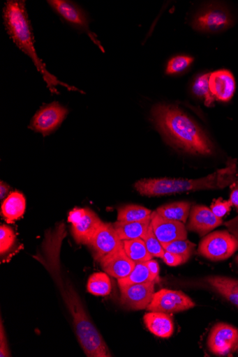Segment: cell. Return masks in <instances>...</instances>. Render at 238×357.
I'll list each match as a JSON object with an SVG mask.
<instances>
[{"instance_id": "cell-23", "label": "cell", "mask_w": 238, "mask_h": 357, "mask_svg": "<svg viewBox=\"0 0 238 357\" xmlns=\"http://www.w3.org/2000/svg\"><path fill=\"white\" fill-rule=\"evenodd\" d=\"M87 290L96 296H107L111 294V280L106 273H96L91 275L88 280Z\"/></svg>"}, {"instance_id": "cell-34", "label": "cell", "mask_w": 238, "mask_h": 357, "mask_svg": "<svg viewBox=\"0 0 238 357\" xmlns=\"http://www.w3.org/2000/svg\"><path fill=\"white\" fill-rule=\"evenodd\" d=\"M146 264L149 270V273L152 279V281L155 283L159 280V265L155 259H150V261L146 262Z\"/></svg>"}, {"instance_id": "cell-4", "label": "cell", "mask_w": 238, "mask_h": 357, "mask_svg": "<svg viewBox=\"0 0 238 357\" xmlns=\"http://www.w3.org/2000/svg\"><path fill=\"white\" fill-rule=\"evenodd\" d=\"M238 250V241L228 231H218L202 238L198 253L211 261H222Z\"/></svg>"}, {"instance_id": "cell-30", "label": "cell", "mask_w": 238, "mask_h": 357, "mask_svg": "<svg viewBox=\"0 0 238 357\" xmlns=\"http://www.w3.org/2000/svg\"><path fill=\"white\" fill-rule=\"evenodd\" d=\"M15 234L12 229L6 225L0 227V252L6 254L15 244Z\"/></svg>"}, {"instance_id": "cell-28", "label": "cell", "mask_w": 238, "mask_h": 357, "mask_svg": "<svg viewBox=\"0 0 238 357\" xmlns=\"http://www.w3.org/2000/svg\"><path fill=\"white\" fill-rule=\"evenodd\" d=\"M144 240L146 246L149 252V253L152 255V257L163 258V256L165 252V250L161 242L158 241L157 237L156 236L151 225H150L149 228L144 237L142 238Z\"/></svg>"}, {"instance_id": "cell-2", "label": "cell", "mask_w": 238, "mask_h": 357, "mask_svg": "<svg viewBox=\"0 0 238 357\" xmlns=\"http://www.w3.org/2000/svg\"><path fill=\"white\" fill-rule=\"evenodd\" d=\"M4 24L8 35L14 43L35 63L38 72L43 75L48 88L52 93H58L55 88L61 85L70 91H83L69 84L60 82L48 72L45 64L39 58L34 42L31 26L29 20L25 1L9 0L3 9Z\"/></svg>"}, {"instance_id": "cell-38", "label": "cell", "mask_w": 238, "mask_h": 357, "mask_svg": "<svg viewBox=\"0 0 238 357\" xmlns=\"http://www.w3.org/2000/svg\"><path fill=\"white\" fill-rule=\"evenodd\" d=\"M236 262H237V264L238 265V255L236 257Z\"/></svg>"}, {"instance_id": "cell-3", "label": "cell", "mask_w": 238, "mask_h": 357, "mask_svg": "<svg viewBox=\"0 0 238 357\" xmlns=\"http://www.w3.org/2000/svg\"><path fill=\"white\" fill-rule=\"evenodd\" d=\"M237 179V162L229 158L225 168L198 179L149 178L135 183L134 187L142 196L162 197L174 193L201 190L223 189Z\"/></svg>"}, {"instance_id": "cell-8", "label": "cell", "mask_w": 238, "mask_h": 357, "mask_svg": "<svg viewBox=\"0 0 238 357\" xmlns=\"http://www.w3.org/2000/svg\"><path fill=\"white\" fill-rule=\"evenodd\" d=\"M68 221L72 223L73 235L77 243L89 245L93 236L103 223L89 208H75L69 214Z\"/></svg>"}, {"instance_id": "cell-35", "label": "cell", "mask_w": 238, "mask_h": 357, "mask_svg": "<svg viewBox=\"0 0 238 357\" xmlns=\"http://www.w3.org/2000/svg\"><path fill=\"white\" fill-rule=\"evenodd\" d=\"M230 202L238 211V179L230 185Z\"/></svg>"}, {"instance_id": "cell-29", "label": "cell", "mask_w": 238, "mask_h": 357, "mask_svg": "<svg viewBox=\"0 0 238 357\" xmlns=\"http://www.w3.org/2000/svg\"><path fill=\"white\" fill-rule=\"evenodd\" d=\"M193 61V58L188 56H177L170 60L166 68L167 75L179 74L186 70Z\"/></svg>"}, {"instance_id": "cell-5", "label": "cell", "mask_w": 238, "mask_h": 357, "mask_svg": "<svg viewBox=\"0 0 238 357\" xmlns=\"http://www.w3.org/2000/svg\"><path fill=\"white\" fill-rule=\"evenodd\" d=\"M47 3L64 20L75 28L85 32L94 44L102 52H105L96 36L90 30L89 21L83 9L66 0H50Z\"/></svg>"}, {"instance_id": "cell-24", "label": "cell", "mask_w": 238, "mask_h": 357, "mask_svg": "<svg viewBox=\"0 0 238 357\" xmlns=\"http://www.w3.org/2000/svg\"><path fill=\"white\" fill-rule=\"evenodd\" d=\"M152 211L138 205H126L118 209L117 221L140 222L150 219Z\"/></svg>"}, {"instance_id": "cell-26", "label": "cell", "mask_w": 238, "mask_h": 357, "mask_svg": "<svg viewBox=\"0 0 238 357\" xmlns=\"http://www.w3.org/2000/svg\"><path fill=\"white\" fill-rule=\"evenodd\" d=\"M211 73L205 74L198 77L193 84V92L200 99L203 100L206 106L211 107L215 101L209 86Z\"/></svg>"}, {"instance_id": "cell-25", "label": "cell", "mask_w": 238, "mask_h": 357, "mask_svg": "<svg viewBox=\"0 0 238 357\" xmlns=\"http://www.w3.org/2000/svg\"><path fill=\"white\" fill-rule=\"evenodd\" d=\"M149 282L153 281L146 262L135 264L133 270L128 276L118 280L119 287Z\"/></svg>"}, {"instance_id": "cell-37", "label": "cell", "mask_w": 238, "mask_h": 357, "mask_svg": "<svg viewBox=\"0 0 238 357\" xmlns=\"http://www.w3.org/2000/svg\"><path fill=\"white\" fill-rule=\"evenodd\" d=\"M9 190L10 186L2 181L1 184H0V199L3 200L6 197Z\"/></svg>"}, {"instance_id": "cell-10", "label": "cell", "mask_w": 238, "mask_h": 357, "mask_svg": "<svg viewBox=\"0 0 238 357\" xmlns=\"http://www.w3.org/2000/svg\"><path fill=\"white\" fill-rule=\"evenodd\" d=\"M67 114V109L54 102L43 107L34 116L29 128L43 136H47L55 131Z\"/></svg>"}, {"instance_id": "cell-12", "label": "cell", "mask_w": 238, "mask_h": 357, "mask_svg": "<svg viewBox=\"0 0 238 357\" xmlns=\"http://www.w3.org/2000/svg\"><path fill=\"white\" fill-rule=\"evenodd\" d=\"M232 24V18L225 9L211 6L196 15L193 26L197 30L214 33L228 29Z\"/></svg>"}, {"instance_id": "cell-19", "label": "cell", "mask_w": 238, "mask_h": 357, "mask_svg": "<svg viewBox=\"0 0 238 357\" xmlns=\"http://www.w3.org/2000/svg\"><path fill=\"white\" fill-rule=\"evenodd\" d=\"M151 225V218L140 222H120L113 223L120 239L129 241L142 238Z\"/></svg>"}, {"instance_id": "cell-22", "label": "cell", "mask_w": 238, "mask_h": 357, "mask_svg": "<svg viewBox=\"0 0 238 357\" xmlns=\"http://www.w3.org/2000/svg\"><path fill=\"white\" fill-rule=\"evenodd\" d=\"M124 249L135 264L145 263L153 258L142 238L123 241Z\"/></svg>"}, {"instance_id": "cell-13", "label": "cell", "mask_w": 238, "mask_h": 357, "mask_svg": "<svg viewBox=\"0 0 238 357\" xmlns=\"http://www.w3.org/2000/svg\"><path fill=\"white\" fill-rule=\"evenodd\" d=\"M151 225L162 245L177 240L187 239L188 232L184 223L165 218L156 211L152 212Z\"/></svg>"}, {"instance_id": "cell-27", "label": "cell", "mask_w": 238, "mask_h": 357, "mask_svg": "<svg viewBox=\"0 0 238 357\" xmlns=\"http://www.w3.org/2000/svg\"><path fill=\"white\" fill-rule=\"evenodd\" d=\"M195 244L186 240H177L172 243L163 245V249L165 251L179 254L184 256L188 259L193 253L195 248Z\"/></svg>"}, {"instance_id": "cell-20", "label": "cell", "mask_w": 238, "mask_h": 357, "mask_svg": "<svg viewBox=\"0 0 238 357\" xmlns=\"http://www.w3.org/2000/svg\"><path fill=\"white\" fill-rule=\"evenodd\" d=\"M25 210L26 199L18 191L11 192L2 204V214L8 223L22 217Z\"/></svg>"}, {"instance_id": "cell-33", "label": "cell", "mask_w": 238, "mask_h": 357, "mask_svg": "<svg viewBox=\"0 0 238 357\" xmlns=\"http://www.w3.org/2000/svg\"><path fill=\"white\" fill-rule=\"evenodd\" d=\"M0 356L10 357L11 353L8 347L6 331L1 321V328H0Z\"/></svg>"}, {"instance_id": "cell-36", "label": "cell", "mask_w": 238, "mask_h": 357, "mask_svg": "<svg viewBox=\"0 0 238 357\" xmlns=\"http://www.w3.org/2000/svg\"><path fill=\"white\" fill-rule=\"evenodd\" d=\"M228 231L238 241V215L225 223Z\"/></svg>"}, {"instance_id": "cell-14", "label": "cell", "mask_w": 238, "mask_h": 357, "mask_svg": "<svg viewBox=\"0 0 238 357\" xmlns=\"http://www.w3.org/2000/svg\"><path fill=\"white\" fill-rule=\"evenodd\" d=\"M222 224V218L217 217L211 208L196 205L191 209L186 229L204 237Z\"/></svg>"}, {"instance_id": "cell-1", "label": "cell", "mask_w": 238, "mask_h": 357, "mask_svg": "<svg viewBox=\"0 0 238 357\" xmlns=\"http://www.w3.org/2000/svg\"><path fill=\"white\" fill-rule=\"evenodd\" d=\"M151 118L168 144L192 154L213 153L214 144L205 132L178 107L156 105L152 109Z\"/></svg>"}, {"instance_id": "cell-11", "label": "cell", "mask_w": 238, "mask_h": 357, "mask_svg": "<svg viewBox=\"0 0 238 357\" xmlns=\"http://www.w3.org/2000/svg\"><path fill=\"white\" fill-rule=\"evenodd\" d=\"M154 282L135 284L120 287V303L123 307L132 310L147 309L154 295Z\"/></svg>"}, {"instance_id": "cell-9", "label": "cell", "mask_w": 238, "mask_h": 357, "mask_svg": "<svg viewBox=\"0 0 238 357\" xmlns=\"http://www.w3.org/2000/svg\"><path fill=\"white\" fill-rule=\"evenodd\" d=\"M210 351L217 356H226L238 349V329L220 322L212 328L208 338Z\"/></svg>"}, {"instance_id": "cell-18", "label": "cell", "mask_w": 238, "mask_h": 357, "mask_svg": "<svg viewBox=\"0 0 238 357\" xmlns=\"http://www.w3.org/2000/svg\"><path fill=\"white\" fill-rule=\"evenodd\" d=\"M205 282L215 293L238 308V280L223 276H209L205 279Z\"/></svg>"}, {"instance_id": "cell-21", "label": "cell", "mask_w": 238, "mask_h": 357, "mask_svg": "<svg viewBox=\"0 0 238 357\" xmlns=\"http://www.w3.org/2000/svg\"><path fill=\"white\" fill-rule=\"evenodd\" d=\"M191 204L182 202L169 204L156 209V212L162 217L186 223L190 215Z\"/></svg>"}, {"instance_id": "cell-31", "label": "cell", "mask_w": 238, "mask_h": 357, "mask_svg": "<svg viewBox=\"0 0 238 357\" xmlns=\"http://www.w3.org/2000/svg\"><path fill=\"white\" fill-rule=\"evenodd\" d=\"M164 263L170 267H177L186 264L188 259L183 255L165 250L162 258Z\"/></svg>"}, {"instance_id": "cell-7", "label": "cell", "mask_w": 238, "mask_h": 357, "mask_svg": "<svg viewBox=\"0 0 238 357\" xmlns=\"http://www.w3.org/2000/svg\"><path fill=\"white\" fill-rule=\"evenodd\" d=\"M89 245L96 261L101 262L124 248L113 224L102 223L93 236Z\"/></svg>"}, {"instance_id": "cell-16", "label": "cell", "mask_w": 238, "mask_h": 357, "mask_svg": "<svg viewBox=\"0 0 238 357\" xmlns=\"http://www.w3.org/2000/svg\"><path fill=\"white\" fill-rule=\"evenodd\" d=\"M209 86L214 98L223 102L230 101L235 91V78L228 70L211 73Z\"/></svg>"}, {"instance_id": "cell-32", "label": "cell", "mask_w": 238, "mask_h": 357, "mask_svg": "<svg viewBox=\"0 0 238 357\" xmlns=\"http://www.w3.org/2000/svg\"><path fill=\"white\" fill-rule=\"evenodd\" d=\"M232 206L230 200L223 201L219 199L211 205V210L217 217L222 218L230 212Z\"/></svg>"}, {"instance_id": "cell-6", "label": "cell", "mask_w": 238, "mask_h": 357, "mask_svg": "<svg viewBox=\"0 0 238 357\" xmlns=\"http://www.w3.org/2000/svg\"><path fill=\"white\" fill-rule=\"evenodd\" d=\"M195 305V303L183 291L162 289L154 294L147 310L149 312L172 314L190 310Z\"/></svg>"}, {"instance_id": "cell-15", "label": "cell", "mask_w": 238, "mask_h": 357, "mask_svg": "<svg viewBox=\"0 0 238 357\" xmlns=\"http://www.w3.org/2000/svg\"><path fill=\"white\" fill-rule=\"evenodd\" d=\"M100 264L102 270L118 280L128 276L135 265L128 257L124 248L104 259Z\"/></svg>"}, {"instance_id": "cell-17", "label": "cell", "mask_w": 238, "mask_h": 357, "mask_svg": "<svg viewBox=\"0 0 238 357\" xmlns=\"http://www.w3.org/2000/svg\"><path fill=\"white\" fill-rule=\"evenodd\" d=\"M144 321L147 329L158 337L169 338L174 333V321L168 314L149 312L144 315Z\"/></svg>"}]
</instances>
